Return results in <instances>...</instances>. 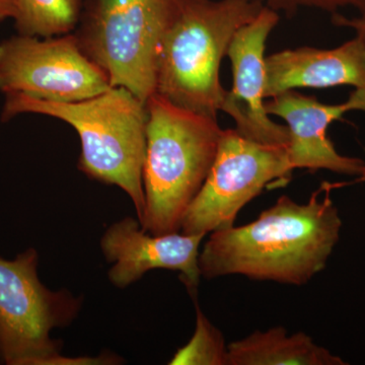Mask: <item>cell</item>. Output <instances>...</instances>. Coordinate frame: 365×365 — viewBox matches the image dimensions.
<instances>
[{
    "mask_svg": "<svg viewBox=\"0 0 365 365\" xmlns=\"http://www.w3.org/2000/svg\"><path fill=\"white\" fill-rule=\"evenodd\" d=\"M74 33L57 37L13 36L0 43V91L53 103H74L111 88Z\"/></svg>",
    "mask_w": 365,
    "mask_h": 365,
    "instance_id": "obj_8",
    "label": "cell"
},
{
    "mask_svg": "<svg viewBox=\"0 0 365 365\" xmlns=\"http://www.w3.org/2000/svg\"><path fill=\"white\" fill-rule=\"evenodd\" d=\"M325 182L299 204L287 195L256 220L211 232L199 254L201 277L242 275L254 281L307 284L323 271L339 241L342 220Z\"/></svg>",
    "mask_w": 365,
    "mask_h": 365,
    "instance_id": "obj_1",
    "label": "cell"
},
{
    "mask_svg": "<svg viewBox=\"0 0 365 365\" xmlns=\"http://www.w3.org/2000/svg\"><path fill=\"white\" fill-rule=\"evenodd\" d=\"M279 20V14L263 7L255 20L235 34L227 55L232 63V88L222 111L234 120L235 130L247 139L288 148L289 129L271 119L264 103L266 42Z\"/></svg>",
    "mask_w": 365,
    "mask_h": 365,
    "instance_id": "obj_9",
    "label": "cell"
},
{
    "mask_svg": "<svg viewBox=\"0 0 365 365\" xmlns=\"http://www.w3.org/2000/svg\"><path fill=\"white\" fill-rule=\"evenodd\" d=\"M16 7V0H0V21L13 20Z\"/></svg>",
    "mask_w": 365,
    "mask_h": 365,
    "instance_id": "obj_18",
    "label": "cell"
},
{
    "mask_svg": "<svg viewBox=\"0 0 365 365\" xmlns=\"http://www.w3.org/2000/svg\"><path fill=\"white\" fill-rule=\"evenodd\" d=\"M357 182H365V165L361 169V172H360L359 178L357 179Z\"/></svg>",
    "mask_w": 365,
    "mask_h": 365,
    "instance_id": "obj_19",
    "label": "cell"
},
{
    "mask_svg": "<svg viewBox=\"0 0 365 365\" xmlns=\"http://www.w3.org/2000/svg\"><path fill=\"white\" fill-rule=\"evenodd\" d=\"M332 23L337 26L351 29L356 34V37L360 38L365 45V9L359 11V16L354 18H347L340 13L334 14Z\"/></svg>",
    "mask_w": 365,
    "mask_h": 365,
    "instance_id": "obj_17",
    "label": "cell"
},
{
    "mask_svg": "<svg viewBox=\"0 0 365 365\" xmlns=\"http://www.w3.org/2000/svg\"><path fill=\"white\" fill-rule=\"evenodd\" d=\"M340 357L304 332L288 335L283 327L256 331L228 345L227 365H343Z\"/></svg>",
    "mask_w": 365,
    "mask_h": 365,
    "instance_id": "obj_13",
    "label": "cell"
},
{
    "mask_svg": "<svg viewBox=\"0 0 365 365\" xmlns=\"http://www.w3.org/2000/svg\"><path fill=\"white\" fill-rule=\"evenodd\" d=\"M146 108L141 227L153 235L172 234L181 230L185 213L202 188L223 129L217 119L182 109L155 93Z\"/></svg>",
    "mask_w": 365,
    "mask_h": 365,
    "instance_id": "obj_3",
    "label": "cell"
},
{
    "mask_svg": "<svg viewBox=\"0 0 365 365\" xmlns=\"http://www.w3.org/2000/svg\"><path fill=\"white\" fill-rule=\"evenodd\" d=\"M263 7L252 0H185L160 46L155 93L217 119L227 93L220 64L235 34Z\"/></svg>",
    "mask_w": 365,
    "mask_h": 365,
    "instance_id": "obj_4",
    "label": "cell"
},
{
    "mask_svg": "<svg viewBox=\"0 0 365 365\" xmlns=\"http://www.w3.org/2000/svg\"><path fill=\"white\" fill-rule=\"evenodd\" d=\"M205 235L181 232L150 235L138 220L123 218L106 230L101 249L106 260L113 263L108 273L113 285L120 289L140 280L155 269L178 271L190 294H196L201 273L199 254Z\"/></svg>",
    "mask_w": 365,
    "mask_h": 365,
    "instance_id": "obj_10",
    "label": "cell"
},
{
    "mask_svg": "<svg viewBox=\"0 0 365 365\" xmlns=\"http://www.w3.org/2000/svg\"><path fill=\"white\" fill-rule=\"evenodd\" d=\"M228 345L222 333L196 304L195 332L170 359V365H227Z\"/></svg>",
    "mask_w": 365,
    "mask_h": 365,
    "instance_id": "obj_15",
    "label": "cell"
},
{
    "mask_svg": "<svg viewBox=\"0 0 365 365\" xmlns=\"http://www.w3.org/2000/svg\"><path fill=\"white\" fill-rule=\"evenodd\" d=\"M265 108L270 116L284 120L289 129L288 158L292 170L306 169L311 173L327 170L359 176L365 165L364 160L340 155L327 132L346 112H365V91L355 88L343 104L327 105L292 90L271 98Z\"/></svg>",
    "mask_w": 365,
    "mask_h": 365,
    "instance_id": "obj_11",
    "label": "cell"
},
{
    "mask_svg": "<svg viewBox=\"0 0 365 365\" xmlns=\"http://www.w3.org/2000/svg\"><path fill=\"white\" fill-rule=\"evenodd\" d=\"M39 255L26 250L13 261L0 258V362L7 365L91 364V357L63 356L51 331L71 325L83 299L52 292L38 277Z\"/></svg>",
    "mask_w": 365,
    "mask_h": 365,
    "instance_id": "obj_6",
    "label": "cell"
},
{
    "mask_svg": "<svg viewBox=\"0 0 365 365\" xmlns=\"http://www.w3.org/2000/svg\"><path fill=\"white\" fill-rule=\"evenodd\" d=\"M262 6L272 9L276 13L294 16L302 9H314L331 14L339 13L341 9H365V0H252Z\"/></svg>",
    "mask_w": 365,
    "mask_h": 365,
    "instance_id": "obj_16",
    "label": "cell"
},
{
    "mask_svg": "<svg viewBox=\"0 0 365 365\" xmlns=\"http://www.w3.org/2000/svg\"><path fill=\"white\" fill-rule=\"evenodd\" d=\"M292 172L288 148L255 143L235 129H223L212 168L180 232L206 235L232 227L247 204L269 184L284 185Z\"/></svg>",
    "mask_w": 365,
    "mask_h": 365,
    "instance_id": "obj_7",
    "label": "cell"
},
{
    "mask_svg": "<svg viewBox=\"0 0 365 365\" xmlns=\"http://www.w3.org/2000/svg\"><path fill=\"white\" fill-rule=\"evenodd\" d=\"M21 114L45 115L66 122L78 132V169L91 179L126 192L143 217V165L146 153V103L123 86L74 103H53L14 93L6 95L1 120Z\"/></svg>",
    "mask_w": 365,
    "mask_h": 365,
    "instance_id": "obj_2",
    "label": "cell"
},
{
    "mask_svg": "<svg viewBox=\"0 0 365 365\" xmlns=\"http://www.w3.org/2000/svg\"><path fill=\"white\" fill-rule=\"evenodd\" d=\"M83 11V0H16L13 20L20 35L57 37L76 30Z\"/></svg>",
    "mask_w": 365,
    "mask_h": 365,
    "instance_id": "obj_14",
    "label": "cell"
},
{
    "mask_svg": "<svg viewBox=\"0 0 365 365\" xmlns=\"http://www.w3.org/2000/svg\"><path fill=\"white\" fill-rule=\"evenodd\" d=\"M185 0H91L74 35L83 51L146 103L155 91L158 53Z\"/></svg>",
    "mask_w": 365,
    "mask_h": 365,
    "instance_id": "obj_5",
    "label": "cell"
},
{
    "mask_svg": "<svg viewBox=\"0 0 365 365\" xmlns=\"http://www.w3.org/2000/svg\"><path fill=\"white\" fill-rule=\"evenodd\" d=\"M265 100L295 88L352 86L365 91V45L359 37L333 49L299 47L265 57Z\"/></svg>",
    "mask_w": 365,
    "mask_h": 365,
    "instance_id": "obj_12",
    "label": "cell"
}]
</instances>
